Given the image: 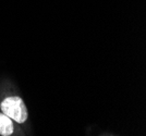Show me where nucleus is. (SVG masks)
<instances>
[{"instance_id": "obj_2", "label": "nucleus", "mask_w": 146, "mask_h": 136, "mask_svg": "<svg viewBox=\"0 0 146 136\" xmlns=\"http://www.w3.org/2000/svg\"><path fill=\"white\" fill-rule=\"evenodd\" d=\"M13 132V124L11 119L6 116L0 113V135L9 136L11 135Z\"/></svg>"}, {"instance_id": "obj_1", "label": "nucleus", "mask_w": 146, "mask_h": 136, "mask_svg": "<svg viewBox=\"0 0 146 136\" xmlns=\"http://www.w3.org/2000/svg\"><path fill=\"white\" fill-rule=\"evenodd\" d=\"M1 110L10 119L23 123L27 119V109L20 97H8L1 102Z\"/></svg>"}]
</instances>
